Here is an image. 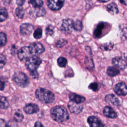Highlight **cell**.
Returning a JSON list of instances; mask_svg holds the SVG:
<instances>
[{
    "instance_id": "4",
    "label": "cell",
    "mask_w": 127,
    "mask_h": 127,
    "mask_svg": "<svg viewBox=\"0 0 127 127\" xmlns=\"http://www.w3.org/2000/svg\"><path fill=\"white\" fill-rule=\"evenodd\" d=\"M41 63V59L36 55H34L26 60L25 65L30 72H31L37 70Z\"/></svg>"
},
{
    "instance_id": "13",
    "label": "cell",
    "mask_w": 127,
    "mask_h": 127,
    "mask_svg": "<svg viewBox=\"0 0 127 127\" xmlns=\"http://www.w3.org/2000/svg\"><path fill=\"white\" fill-rule=\"evenodd\" d=\"M34 29L33 26L30 23H23L20 26V32L23 35L30 34Z\"/></svg>"
},
{
    "instance_id": "9",
    "label": "cell",
    "mask_w": 127,
    "mask_h": 127,
    "mask_svg": "<svg viewBox=\"0 0 127 127\" xmlns=\"http://www.w3.org/2000/svg\"><path fill=\"white\" fill-rule=\"evenodd\" d=\"M67 106L69 111L71 113L76 114L80 113L83 109V106L82 105L77 103L71 100L68 102Z\"/></svg>"
},
{
    "instance_id": "24",
    "label": "cell",
    "mask_w": 127,
    "mask_h": 127,
    "mask_svg": "<svg viewBox=\"0 0 127 127\" xmlns=\"http://www.w3.org/2000/svg\"><path fill=\"white\" fill-rule=\"evenodd\" d=\"M29 3L34 8H39L42 7L43 4V0H30Z\"/></svg>"
},
{
    "instance_id": "37",
    "label": "cell",
    "mask_w": 127,
    "mask_h": 127,
    "mask_svg": "<svg viewBox=\"0 0 127 127\" xmlns=\"http://www.w3.org/2000/svg\"><path fill=\"white\" fill-rule=\"evenodd\" d=\"M30 75L33 78H37L38 77L39 74H38V73L37 71V70H36V71L30 72Z\"/></svg>"
},
{
    "instance_id": "43",
    "label": "cell",
    "mask_w": 127,
    "mask_h": 127,
    "mask_svg": "<svg viewBox=\"0 0 127 127\" xmlns=\"http://www.w3.org/2000/svg\"><path fill=\"white\" fill-rule=\"evenodd\" d=\"M3 1L5 4H8L10 2L11 0H3Z\"/></svg>"
},
{
    "instance_id": "25",
    "label": "cell",
    "mask_w": 127,
    "mask_h": 127,
    "mask_svg": "<svg viewBox=\"0 0 127 127\" xmlns=\"http://www.w3.org/2000/svg\"><path fill=\"white\" fill-rule=\"evenodd\" d=\"M23 115L21 111L19 110H17L14 113V119L15 121L18 122H21L23 119Z\"/></svg>"
},
{
    "instance_id": "19",
    "label": "cell",
    "mask_w": 127,
    "mask_h": 127,
    "mask_svg": "<svg viewBox=\"0 0 127 127\" xmlns=\"http://www.w3.org/2000/svg\"><path fill=\"white\" fill-rule=\"evenodd\" d=\"M106 8L109 12L114 15L117 14L119 12L117 5L114 2H111L108 4L106 6Z\"/></svg>"
},
{
    "instance_id": "31",
    "label": "cell",
    "mask_w": 127,
    "mask_h": 127,
    "mask_svg": "<svg viewBox=\"0 0 127 127\" xmlns=\"http://www.w3.org/2000/svg\"><path fill=\"white\" fill-rule=\"evenodd\" d=\"M34 37L35 39H40L42 37V30L41 28H38L37 29H36V30L35 31L34 33Z\"/></svg>"
},
{
    "instance_id": "30",
    "label": "cell",
    "mask_w": 127,
    "mask_h": 127,
    "mask_svg": "<svg viewBox=\"0 0 127 127\" xmlns=\"http://www.w3.org/2000/svg\"><path fill=\"white\" fill-rule=\"evenodd\" d=\"M67 43V41L64 39L59 40L56 43V46L58 48H62Z\"/></svg>"
},
{
    "instance_id": "40",
    "label": "cell",
    "mask_w": 127,
    "mask_h": 127,
    "mask_svg": "<svg viewBox=\"0 0 127 127\" xmlns=\"http://www.w3.org/2000/svg\"><path fill=\"white\" fill-rule=\"evenodd\" d=\"M34 127H44L43 125L41 123H40V122H36L35 123V125H34Z\"/></svg>"
},
{
    "instance_id": "12",
    "label": "cell",
    "mask_w": 127,
    "mask_h": 127,
    "mask_svg": "<svg viewBox=\"0 0 127 127\" xmlns=\"http://www.w3.org/2000/svg\"><path fill=\"white\" fill-rule=\"evenodd\" d=\"M112 64L118 68L124 69L127 67V62L121 57H116L112 59Z\"/></svg>"
},
{
    "instance_id": "10",
    "label": "cell",
    "mask_w": 127,
    "mask_h": 127,
    "mask_svg": "<svg viewBox=\"0 0 127 127\" xmlns=\"http://www.w3.org/2000/svg\"><path fill=\"white\" fill-rule=\"evenodd\" d=\"M114 90L119 96H124L127 94V86L124 82H119L116 84L114 87Z\"/></svg>"
},
{
    "instance_id": "8",
    "label": "cell",
    "mask_w": 127,
    "mask_h": 127,
    "mask_svg": "<svg viewBox=\"0 0 127 127\" xmlns=\"http://www.w3.org/2000/svg\"><path fill=\"white\" fill-rule=\"evenodd\" d=\"M17 55L19 59L22 61L28 59L31 56H32L29 47L27 46L20 48L18 52Z\"/></svg>"
},
{
    "instance_id": "6",
    "label": "cell",
    "mask_w": 127,
    "mask_h": 127,
    "mask_svg": "<svg viewBox=\"0 0 127 127\" xmlns=\"http://www.w3.org/2000/svg\"><path fill=\"white\" fill-rule=\"evenodd\" d=\"M29 47L33 56L40 55L45 51V48L43 45L39 42L33 43L30 45Z\"/></svg>"
},
{
    "instance_id": "27",
    "label": "cell",
    "mask_w": 127,
    "mask_h": 127,
    "mask_svg": "<svg viewBox=\"0 0 127 127\" xmlns=\"http://www.w3.org/2000/svg\"><path fill=\"white\" fill-rule=\"evenodd\" d=\"M57 63L60 67H65L67 64V60L64 57H59L57 60Z\"/></svg>"
},
{
    "instance_id": "44",
    "label": "cell",
    "mask_w": 127,
    "mask_h": 127,
    "mask_svg": "<svg viewBox=\"0 0 127 127\" xmlns=\"http://www.w3.org/2000/svg\"><path fill=\"white\" fill-rule=\"evenodd\" d=\"M97 0L101 2H106L108 1L109 0Z\"/></svg>"
},
{
    "instance_id": "41",
    "label": "cell",
    "mask_w": 127,
    "mask_h": 127,
    "mask_svg": "<svg viewBox=\"0 0 127 127\" xmlns=\"http://www.w3.org/2000/svg\"><path fill=\"white\" fill-rule=\"evenodd\" d=\"M122 33H123V36L126 37V38H127V28H125L123 29V31H122Z\"/></svg>"
},
{
    "instance_id": "7",
    "label": "cell",
    "mask_w": 127,
    "mask_h": 127,
    "mask_svg": "<svg viewBox=\"0 0 127 127\" xmlns=\"http://www.w3.org/2000/svg\"><path fill=\"white\" fill-rule=\"evenodd\" d=\"M64 0H48L47 5L52 10H60L64 5Z\"/></svg>"
},
{
    "instance_id": "33",
    "label": "cell",
    "mask_w": 127,
    "mask_h": 127,
    "mask_svg": "<svg viewBox=\"0 0 127 127\" xmlns=\"http://www.w3.org/2000/svg\"><path fill=\"white\" fill-rule=\"evenodd\" d=\"M37 9V10L36 11V15L37 16H42L45 14L46 11L44 8L43 7H39V8H36Z\"/></svg>"
},
{
    "instance_id": "21",
    "label": "cell",
    "mask_w": 127,
    "mask_h": 127,
    "mask_svg": "<svg viewBox=\"0 0 127 127\" xmlns=\"http://www.w3.org/2000/svg\"><path fill=\"white\" fill-rule=\"evenodd\" d=\"M8 17V12L7 10L4 8L0 7V22L5 20Z\"/></svg>"
},
{
    "instance_id": "32",
    "label": "cell",
    "mask_w": 127,
    "mask_h": 127,
    "mask_svg": "<svg viewBox=\"0 0 127 127\" xmlns=\"http://www.w3.org/2000/svg\"><path fill=\"white\" fill-rule=\"evenodd\" d=\"M54 32V28L51 25H48L46 28V33L47 35L51 36Z\"/></svg>"
},
{
    "instance_id": "38",
    "label": "cell",
    "mask_w": 127,
    "mask_h": 127,
    "mask_svg": "<svg viewBox=\"0 0 127 127\" xmlns=\"http://www.w3.org/2000/svg\"><path fill=\"white\" fill-rule=\"evenodd\" d=\"M25 0H16V3L19 6H22L25 2Z\"/></svg>"
},
{
    "instance_id": "39",
    "label": "cell",
    "mask_w": 127,
    "mask_h": 127,
    "mask_svg": "<svg viewBox=\"0 0 127 127\" xmlns=\"http://www.w3.org/2000/svg\"><path fill=\"white\" fill-rule=\"evenodd\" d=\"M4 88V82L0 80V90H3Z\"/></svg>"
},
{
    "instance_id": "15",
    "label": "cell",
    "mask_w": 127,
    "mask_h": 127,
    "mask_svg": "<svg viewBox=\"0 0 127 127\" xmlns=\"http://www.w3.org/2000/svg\"><path fill=\"white\" fill-rule=\"evenodd\" d=\"M105 100L108 104L111 105L116 106H118L120 105V102L118 98L112 94H107L105 97Z\"/></svg>"
},
{
    "instance_id": "42",
    "label": "cell",
    "mask_w": 127,
    "mask_h": 127,
    "mask_svg": "<svg viewBox=\"0 0 127 127\" xmlns=\"http://www.w3.org/2000/svg\"><path fill=\"white\" fill-rule=\"evenodd\" d=\"M120 1L125 5H127V0H120Z\"/></svg>"
},
{
    "instance_id": "11",
    "label": "cell",
    "mask_w": 127,
    "mask_h": 127,
    "mask_svg": "<svg viewBox=\"0 0 127 127\" xmlns=\"http://www.w3.org/2000/svg\"><path fill=\"white\" fill-rule=\"evenodd\" d=\"M87 122L90 127H107L101 121L95 116H90L87 119Z\"/></svg>"
},
{
    "instance_id": "5",
    "label": "cell",
    "mask_w": 127,
    "mask_h": 127,
    "mask_svg": "<svg viewBox=\"0 0 127 127\" xmlns=\"http://www.w3.org/2000/svg\"><path fill=\"white\" fill-rule=\"evenodd\" d=\"M74 21L71 19H65L63 20L61 30L65 34L70 33L73 29Z\"/></svg>"
},
{
    "instance_id": "1",
    "label": "cell",
    "mask_w": 127,
    "mask_h": 127,
    "mask_svg": "<svg viewBox=\"0 0 127 127\" xmlns=\"http://www.w3.org/2000/svg\"><path fill=\"white\" fill-rule=\"evenodd\" d=\"M50 113L52 119L58 123L64 122L69 119L68 112L64 106H56L53 107Z\"/></svg>"
},
{
    "instance_id": "28",
    "label": "cell",
    "mask_w": 127,
    "mask_h": 127,
    "mask_svg": "<svg viewBox=\"0 0 127 127\" xmlns=\"http://www.w3.org/2000/svg\"><path fill=\"white\" fill-rule=\"evenodd\" d=\"M7 42V38L5 33L0 32V47L4 46Z\"/></svg>"
},
{
    "instance_id": "18",
    "label": "cell",
    "mask_w": 127,
    "mask_h": 127,
    "mask_svg": "<svg viewBox=\"0 0 127 127\" xmlns=\"http://www.w3.org/2000/svg\"><path fill=\"white\" fill-rule=\"evenodd\" d=\"M105 27V23L103 22H101L99 23L94 31V36L96 38H100L102 36V31Z\"/></svg>"
},
{
    "instance_id": "14",
    "label": "cell",
    "mask_w": 127,
    "mask_h": 127,
    "mask_svg": "<svg viewBox=\"0 0 127 127\" xmlns=\"http://www.w3.org/2000/svg\"><path fill=\"white\" fill-rule=\"evenodd\" d=\"M23 110L25 113L28 114H32L38 112L39 110V108L37 105L33 103H29L25 105Z\"/></svg>"
},
{
    "instance_id": "34",
    "label": "cell",
    "mask_w": 127,
    "mask_h": 127,
    "mask_svg": "<svg viewBox=\"0 0 127 127\" xmlns=\"http://www.w3.org/2000/svg\"><path fill=\"white\" fill-rule=\"evenodd\" d=\"M6 63V58L5 57L0 54V68L3 67Z\"/></svg>"
},
{
    "instance_id": "26",
    "label": "cell",
    "mask_w": 127,
    "mask_h": 127,
    "mask_svg": "<svg viewBox=\"0 0 127 127\" xmlns=\"http://www.w3.org/2000/svg\"><path fill=\"white\" fill-rule=\"evenodd\" d=\"M73 29L77 31H80L82 29V23L80 20H76L73 23Z\"/></svg>"
},
{
    "instance_id": "20",
    "label": "cell",
    "mask_w": 127,
    "mask_h": 127,
    "mask_svg": "<svg viewBox=\"0 0 127 127\" xmlns=\"http://www.w3.org/2000/svg\"><path fill=\"white\" fill-rule=\"evenodd\" d=\"M120 73V70L114 66H109L107 69V74L110 77H114Z\"/></svg>"
},
{
    "instance_id": "23",
    "label": "cell",
    "mask_w": 127,
    "mask_h": 127,
    "mask_svg": "<svg viewBox=\"0 0 127 127\" xmlns=\"http://www.w3.org/2000/svg\"><path fill=\"white\" fill-rule=\"evenodd\" d=\"M9 106V103L7 99L4 96H0V108L6 109Z\"/></svg>"
},
{
    "instance_id": "16",
    "label": "cell",
    "mask_w": 127,
    "mask_h": 127,
    "mask_svg": "<svg viewBox=\"0 0 127 127\" xmlns=\"http://www.w3.org/2000/svg\"><path fill=\"white\" fill-rule=\"evenodd\" d=\"M103 114L104 116L109 118L114 119L117 117V114L116 112L109 106H106L104 108Z\"/></svg>"
},
{
    "instance_id": "17",
    "label": "cell",
    "mask_w": 127,
    "mask_h": 127,
    "mask_svg": "<svg viewBox=\"0 0 127 127\" xmlns=\"http://www.w3.org/2000/svg\"><path fill=\"white\" fill-rule=\"evenodd\" d=\"M69 98L70 100L79 104L83 102L85 100L84 97L75 93H70L69 94Z\"/></svg>"
},
{
    "instance_id": "29",
    "label": "cell",
    "mask_w": 127,
    "mask_h": 127,
    "mask_svg": "<svg viewBox=\"0 0 127 127\" xmlns=\"http://www.w3.org/2000/svg\"><path fill=\"white\" fill-rule=\"evenodd\" d=\"M15 13L17 16L20 18H22L24 15V11L22 7H18L15 10Z\"/></svg>"
},
{
    "instance_id": "36",
    "label": "cell",
    "mask_w": 127,
    "mask_h": 127,
    "mask_svg": "<svg viewBox=\"0 0 127 127\" xmlns=\"http://www.w3.org/2000/svg\"><path fill=\"white\" fill-rule=\"evenodd\" d=\"M0 127H8V125L3 119H0Z\"/></svg>"
},
{
    "instance_id": "35",
    "label": "cell",
    "mask_w": 127,
    "mask_h": 127,
    "mask_svg": "<svg viewBox=\"0 0 127 127\" xmlns=\"http://www.w3.org/2000/svg\"><path fill=\"white\" fill-rule=\"evenodd\" d=\"M89 88L92 90L94 91H96L98 89V85L96 82H93L89 84Z\"/></svg>"
},
{
    "instance_id": "45",
    "label": "cell",
    "mask_w": 127,
    "mask_h": 127,
    "mask_svg": "<svg viewBox=\"0 0 127 127\" xmlns=\"http://www.w3.org/2000/svg\"><path fill=\"white\" fill-rule=\"evenodd\" d=\"M125 58L126 61L127 62V52L125 54Z\"/></svg>"
},
{
    "instance_id": "2",
    "label": "cell",
    "mask_w": 127,
    "mask_h": 127,
    "mask_svg": "<svg viewBox=\"0 0 127 127\" xmlns=\"http://www.w3.org/2000/svg\"><path fill=\"white\" fill-rule=\"evenodd\" d=\"M35 96L38 99L45 103H52L55 100V95L51 91L43 88H38L35 91Z\"/></svg>"
},
{
    "instance_id": "3",
    "label": "cell",
    "mask_w": 127,
    "mask_h": 127,
    "mask_svg": "<svg viewBox=\"0 0 127 127\" xmlns=\"http://www.w3.org/2000/svg\"><path fill=\"white\" fill-rule=\"evenodd\" d=\"M13 80L19 86L26 87L29 84V79L27 76L22 72H16L13 75Z\"/></svg>"
},
{
    "instance_id": "22",
    "label": "cell",
    "mask_w": 127,
    "mask_h": 127,
    "mask_svg": "<svg viewBox=\"0 0 127 127\" xmlns=\"http://www.w3.org/2000/svg\"><path fill=\"white\" fill-rule=\"evenodd\" d=\"M114 47V44L113 43L110 42L104 43L102 44L100 46V48L101 50L105 51H111Z\"/></svg>"
}]
</instances>
